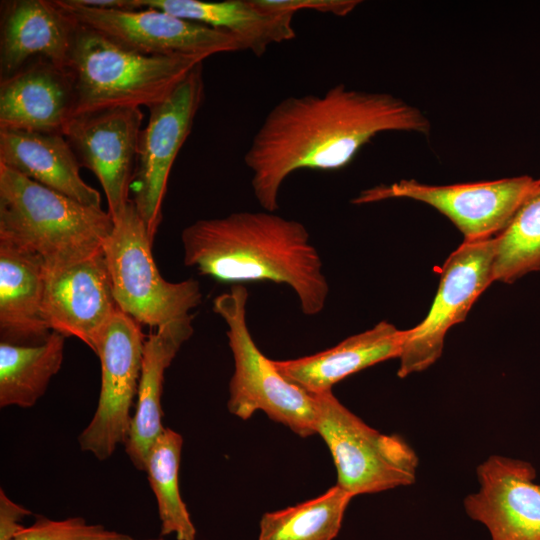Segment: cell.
Returning <instances> with one entry per match:
<instances>
[{
    "instance_id": "5",
    "label": "cell",
    "mask_w": 540,
    "mask_h": 540,
    "mask_svg": "<svg viewBox=\"0 0 540 540\" xmlns=\"http://www.w3.org/2000/svg\"><path fill=\"white\" fill-rule=\"evenodd\" d=\"M247 301V288L241 284H234L213 300V311L227 326L234 360L227 402L229 412L247 420L261 410L301 437L316 434L317 394L285 378L273 360L257 347L247 325Z\"/></svg>"
},
{
    "instance_id": "28",
    "label": "cell",
    "mask_w": 540,
    "mask_h": 540,
    "mask_svg": "<svg viewBox=\"0 0 540 540\" xmlns=\"http://www.w3.org/2000/svg\"><path fill=\"white\" fill-rule=\"evenodd\" d=\"M262 9L295 14L300 10H314L321 13H331L336 16H346L360 3L358 0H254Z\"/></svg>"
},
{
    "instance_id": "1",
    "label": "cell",
    "mask_w": 540,
    "mask_h": 540,
    "mask_svg": "<svg viewBox=\"0 0 540 540\" xmlns=\"http://www.w3.org/2000/svg\"><path fill=\"white\" fill-rule=\"evenodd\" d=\"M390 131L429 135L431 123L401 98L344 84L322 95L287 97L266 115L244 155L254 196L264 210L275 212L290 174L341 169L374 136Z\"/></svg>"
},
{
    "instance_id": "3",
    "label": "cell",
    "mask_w": 540,
    "mask_h": 540,
    "mask_svg": "<svg viewBox=\"0 0 540 540\" xmlns=\"http://www.w3.org/2000/svg\"><path fill=\"white\" fill-rule=\"evenodd\" d=\"M113 227L102 207L82 204L0 164V240L39 257L45 271L102 251Z\"/></svg>"
},
{
    "instance_id": "29",
    "label": "cell",
    "mask_w": 540,
    "mask_h": 540,
    "mask_svg": "<svg viewBox=\"0 0 540 540\" xmlns=\"http://www.w3.org/2000/svg\"><path fill=\"white\" fill-rule=\"evenodd\" d=\"M31 511L16 504L0 489V540H12L24 529L20 522Z\"/></svg>"
},
{
    "instance_id": "20",
    "label": "cell",
    "mask_w": 540,
    "mask_h": 540,
    "mask_svg": "<svg viewBox=\"0 0 540 540\" xmlns=\"http://www.w3.org/2000/svg\"><path fill=\"white\" fill-rule=\"evenodd\" d=\"M45 269L39 257L0 240L1 342L32 346L52 331L43 315Z\"/></svg>"
},
{
    "instance_id": "22",
    "label": "cell",
    "mask_w": 540,
    "mask_h": 540,
    "mask_svg": "<svg viewBox=\"0 0 540 540\" xmlns=\"http://www.w3.org/2000/svg\"><path fill=\"white\" fill-rule=\"evenodd\" d=\"M138 9L150 7L189 21L201 23L235 36L243 50L262 56L269 45L296 36L291 13L260 8L254 0H134Z\"/></svg>"
},
{
    "instance_id": "11",
    "label": "cell",
    "mask_w": 540,
    "mask_h": 540,
    "mask_svg": "<svg viewBox=\"0 0 540 540\" xmlns=\"http://www.w3.org/2000/svg\"><path fill=\"white\" fill-rule=\"evenodd\" d=\"M204 97L202 63L164 100L149 108L141 130L132 182L133 202L152 241L162 219V203L173 163L189 136Z\"/></svg>"
},
{
    "instance_id": "24",
    "label": "cell",
    "mask_w": 540,
    "mask_h": 540,
    "mask_svg": "<svg viewBox=\"0 0 540 540\" xmlns=\"http://www.w3.org/2000/svg\"><path fill=\"white\" fill-rule=\"evenodd\" d=\"M353 496L339 485L297 505L266 512L258 540H333Z\"/></svg>"
},
{
    "instance_id": "2",
    "label": "cell",
    "mask_w": 540,
    "mask_h": 540,
    "mask_svg": "<svg viewBox=\"0 0 540 540\" xmlns=\"http://www.w3.org/2000/svg\"><path fill=\"white\" fill-rule=\"evenodd\" d=\"M184 263L219 282L271 281L296 293L301 311L320 313L329 285L306 227L270 211L234 212L183 229Z\"/></svg>"
},
{
    "instance_id": "10",
    "label": "cell",
    "mask_w": 540,
    "mask_h": 540,
    "mask_svg": "<svg viewBox=\"0 0 540 540\" xmlns=\"http://www.w3.org/2000/svg\"><path fill=\"white\" fill-rule=\"evenodd\" d=\"M536 182L530 176L451 185L403 179L362 190L351 202L363 205L394 198L423 202L445 215L464 241H478L505 229Z\"/></svg>"
},
{
    "instance_id": "7",
    "label": "cell",
    "mask_w": 540,
    "mask_h": 540,
    "mask_svg": "<svg viewBox=\"0 0 540 540\" xmlns=\"http://www.w3.org/2000/svg\"><path fill=\"white\" fill-rule=\"evenodd\" d=\"M317 401L316 434L330 450L337 485L354 497L414 483L418 457L404 439L371 428L332 391Z\"/></svg>"
},
{
    "instance_id": "15",
    "label": "cell",
    "mask_w": 540,
    "mask_h": 540,
    "mask_svg": "<svg viewBox=\"0 0 540 540\" xmlns=\"http://www.w3.org/2000/svg\"><path fill=\"white\" fill-rule=\"evenodd\" d=\"M118 309L103 251L45 271L43 315L51 331L76 337L95 352L102 330Z\"/></svg>"
},
{
    "instance_id": "19",
    "label": "cell",
    "mask_w": 540,
    "mask_h": 540,
    "mask_svg": "<svg viewBox=\"0 0 540 540\" xmlns=\"http://www.w3.org/2000/svg\"><path fill=\"white\" fill-rule=\"evenodd\" d=\"M192 321L189 315L165 323L145 340L137 403L124 442L126 454L140 471H145L149 451L165 430L161 407L165 371L192 336Z\"/></svg>"
},
{
    "instance_id": "18",
    "label": "cell",
    "mask_w": 540,
    "mask_h": 540,
    "mask_svg": "<svg viewBox=\"0 0 540 540\" xmlns=\"http://www.w3.org/2000/svg\"><path fill=\"white\" fill-rule=\"evenodd\" d=\"M403 332L393 324L381 321L332 348L305 357L273 362L285 378L308 392H330L335 384L354 373L379 362L399 358Z\"/></svg>"
},
{
    "instance_id": "30",
    "label": "cell",
    "mask_w": 540,
    "mask_h": 540,
    "mask_svg": "<svg viewBox=\"0 0 540 540\" xmlns=\"http://www.w3.org/2000/svg\"><path fill=\"white\" fill-rule=\"evenodd\" d=\"M147 540H163L162 538H157V539H147Z\"/></svg>"
},
{
    "instance_id": "21",
    "label": "cell",
    "mask_w": 540,
    "mask_h": 540,
    "mask_svg": "<svg viewBox=\"0 0 540 540\" xmlns=\"http://www.w3.org/2000/svg\"><path fill=\"white\" fill-rule=\"evenodd\" d=\"M0 164L82 204L101 207V196L80 176V163L61 133L0 130Z\"/></svg>"
},
{
    "instance_id": "27",
    "label": "cell",
    "mask_w": 540,
    "mask_h": 540,
    "mask_svg": "<svg viewBox=\"0 0 540 540\" xmlns=\"http://www.w3.org/2000/svg\"><path fill=\"white\" fill-rule=\"evenodd\" d=\"M12 540H135L128 534L89 524L82 517L53 520L39 517Z\"/></svg>"
},
{
    "instance_id": "4",
    "label": "cell",
    "mask_w": 540,
    "mask_h": 540,
    "mask_svg": "<svg viewBox=\"0 0 540 540\" xmlns=\"http://www.w3.org/2000/svg\"><path fill=\"white\" fill-rule=\"evenodd\" d=\"M203 60L192 55H143L79 25L67 65L75 88L74 116L114 107L150 108Z\"/></svg>"
},
{
    "instance_id": "12",
    "label": "cell",
    "mask_w": 540,
    "mask_h": 540,
    "mask_svg": "<svg viewBox=\"0 0 540 540\" xmlns=\"http://www.w3.org/2000/svg\"><path fill=\"white\" fill-rule=\"evenodd\" d=\"M54 1L79 25L143 55H192L206 59L213 54L243 50L239 40L225 30L159 9H97L75 0Z\"/></svg>"
},
{
    "instance_id": "16",
    "label": "cell",
    "mask_w": 540,
    "mask_h": 540,
    "mask_svg": "<svg viewBox=\"0 0 540 540\" xmlns=\"http://www.w3.org/2000/svg\"><path fill=\"white\" fill-rule=\"evenodd\" d=\"M78 27L54 0L2 1L0 80L36 59L67 68Z\"/></svg>"
},
{
    "instance_id": "9",
    "label": "cell",
    "mask_w": 540,
    "mask_h": 540,
    "mask_svg": "<svg viewBox=\"0 0 540 540\" xmlns=\"http://www.w3.org/2000/svg\"><path fill=\"white\" fill-rule=\"evenodd\" d=\"M145 340L140 324L120 309L97 340L94 353L101 364L100 393L95 413L78 442L81 450L98 460L111 457L127 438Z\"/></svg>"
},
{
    "instance_id": "26",
    "label": "cell",
    "mask_w": 540,
    "mask_h": 540,
    "mask_svg": "<svg viewBox=\"0 0 540 540\" xmlns=\"http://www.w3.org/2000/svg\"><path fill=\"white\" fill-rule=\"evenodd\" d=\"M495 238L494 279L513 283L540 271V179Z\"/></svg>"
},
{
    "instance_id": "13",
    "label": "cell",
    "mask_w": 540,
    "mask_h": 540,
    "mask_svg": "<svg viewBox=\"0 0 540 540\" xmlns=\"http://www.w3.org/2000/svg\"><path fill=\"white\" fill-rule=\"evenodd\" d=\"M142 120L137 107L105 108L73 116L62 132L80 165L100 182L113 221L130 202Z\"/></svg>"
},
{
    "instance_id": "6",
    "label": "cell",
    "mask_w": 540,
    "mask_h": 540,
    "mask_svg": "<svg viewBox=\"0 0 540 540\" xmlns=\"http://www.w3.org/2000/svg\"><path fill=\"white\" fill-rule=\"evenodd\" d=\"M113 222L102 251L118 308L140 325L155 328L191 315L202 300L198 281L162 277L152 255L153 241L133 200Z\"/></svg>"
},
{
    "instance_id": "23",
    "label": "cell",
    "mask_w": 540,
    "mask_h": 540,
    "mask_svg": "<svg viewBox=\"0 0 540 540\" xmlns=\"http://www.w3.org/2000/svg\"><path fill=\"white\" fill-rule=\"evenodd\" d=\"M65 336L53 332L38 345L0 343V406L31 408L61 369Z\"/></svg>"
},
{
    "instance_id": "8",
    "label": "cell",
    "mask_w": 540,
    "mask_h": 540,
    "mask_svg": "<svg viewBox=\"0 0 540 540\" xmlns=\"http://www.w3.org/2000/svg\"><path fill=\"white\" fill-rule=\"evenodd\" d=\"M495 238L464 241L445 261L439 286L424 320L404 330L400 378L421 372L442 354L448 330L463 322L472 305L494 279Z\"/></svg>"
},
{
    "instance_id": "14",
    "label": "cell",
    "mask_w": 540,
    "mask_h": 540,
    "mask_svg": "<svg viewBox=\"0 0 540 540\" xmlns=\"http://www.w3.org/2000/svg\"><path fill=\"white\" fill-rule=\"evenodd\" d=\"M480 488L464 499L467 515L492 540H540V485L531 463L492 455L477 468Z\"/></svg>"
},
{
    "instance_id": "25",
    "label": "cell",
    "mask_w": 540,
    "mask_h": 540,
    "mask_svg": "<svg viewBox=\"0 0 540 540\" xmlns=\"http://www.w3.org/2000/svg\"><path fill=\"white\" fill-rule=\"evenodd\" d=\"M182 445V436L165 428L149 451L145 472L157 501L161 535L196 540V528L179 489Z\"/></svg>"
},
{
    "instance_id": "17",
    "label": "cell",
    "mask_w": 540,
    "mask_h": 540,
    "mask_svg": "<svg viewBox=\"0 0 540 540\" xmlns=\"http://www.w3.org/2000/svg\"><path fill=\"white\" fill-rule=\"evenodd\" d=\"M74 111L68 68L36 59L0 80V130L62 134Z\"/></svg>"
}]
</instances>
